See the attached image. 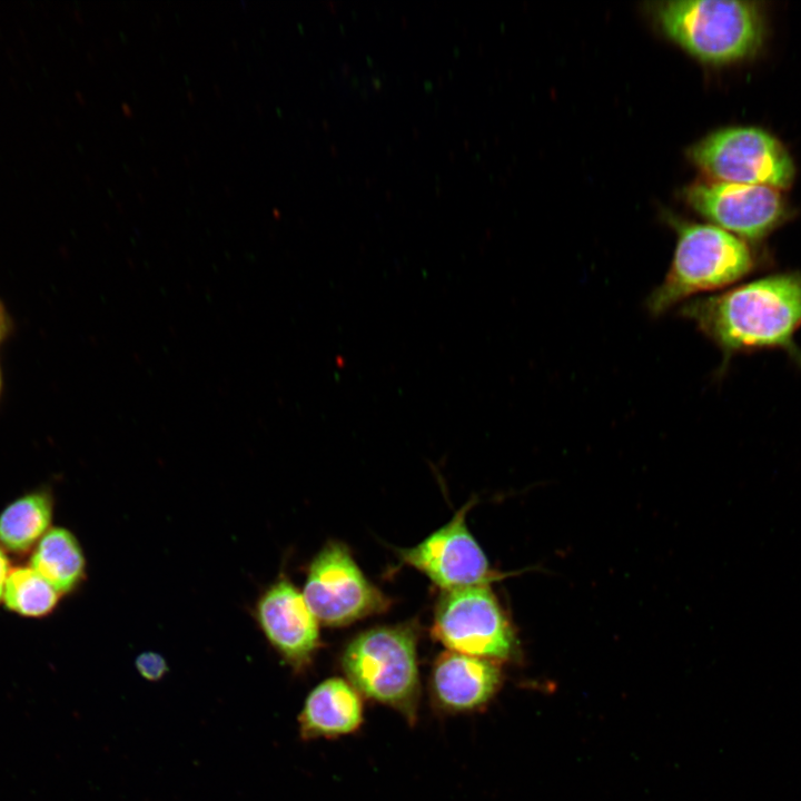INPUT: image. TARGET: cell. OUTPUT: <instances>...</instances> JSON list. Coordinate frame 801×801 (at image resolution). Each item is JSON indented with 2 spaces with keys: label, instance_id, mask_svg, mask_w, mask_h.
<instances>
[{
  "label": "cell",
  "instance_id": "obj_1",
  "mask_svg": "<svg viewBox=\"0 0 801 801\" xmlns=\"http://www.w3.org/2000/svg\"><path fill=\"white\" fill-rule=\"evenodd\" d=\"M680 312L720 348L723 366L738 354L782 350L801 368V270L749 280Z\"/></svg>",
  "mask_w": 801,
  "mask_h": 801
},
{
  "label": "cell",
  "instance_id": "obj_2",
  "mask_svg": "<svg viewBox=\"0 0 801 801\" xmlns=\"http://www.w3.org/2000/svg\"><path fill=\"white\" fill-rule=\"evenodd\" d=\"M758 266V257L738 236L715 225H682L670 269L647 308L661 315L693 295L732 286Z\"/></svg>",
  "mask_w": 801,
  "mask_h": 801
},
{
  "label": "cell",
  "instance_id": "obj_3",
  "mask_svg": "<svg viewBox=\"0 0 801 801\" xmlns=\"http://www.w3.org/2000/svg\"><path fill=\"white\" fill-rule=\"evenodd\" d=\"M342 665L358 693L415 721L419 678L416 637L408 626H378L362 632L347 644Z\"/></svg>",
  "mask_w": 801,
  "mask_h": 801
},
{
  "label": "cell",
  "instance_id": "obj_4",
  "mask_svg": "<svg viewBox=\"0 0 801 801\" xmlns=\"http://www.w3.org/2000/svg\"><path fill=\"white\" fill-rule=\"evenodd\" d=\"M659 22L673 41L700 60L730 62L761 43L762 21L754 3L722 0L668 1Z\"/></svg>",
  "mask_w": 801,
  "mask_h": 801
},
{
  "label": "cell",
  "instance_id": "obj_5",
  "mask_svg": "<svg viewBox=\"0 0 801 801\" xmlns=\"http://www.w3.org/2000/svg\"><path fill=\"white\" fill-rule=\"evenodd\" d=\"M690 158L714 181L787 188L794 167L781 142L753 127L718 130L690 149Z\"/></svg>",
  "mask_w": 801,
  "mask_h": 801
},
{
  "label": "cell",
  "instance_id": "obj_6",
  "mask_svg": "<svg viewBox=\"0 0 801 801\" xmlns=\"http://www.w3.org/2000/svg\"><path fill=\"white\" fill-rule=\"evenodd\" d=\"M432 634L449 651L488 660L516 651L514 631L488 585L444 591Z\"/></svg>",
  "mask_w": 801,
  "mask_h": 801
},
{
  "label": "cell",
  "instance_id": "obj_7",
  "mask_svg": "<svg viewBox=\"0 0 801 801\" xmlns=\"http://www.w3.org/2000/svg\"><path fill=\"white\" fill-rule=\"evenodd\" d=\"M303 595L318 622L329 626L350 624L389 604L339 542L327 543L314 557Z\"/></svg>",
  "mask_w": 801,
  "mask_h": 801
},
{
  "label": "cell",
  "instance_id": "obj_8",
  "mask_svg": "<svg viewBox=\"0 0 801 801\" xmlns=\"http://www.w3.org/2000/svg\"><path fill=\"white\" fill-rule=\"evenodd\" d=\"M467 502L445 525L417 545L398 550L403 563L424 573L444 591L488 585L495 577L466 525Z\"/></svg>",
  "mask_w": 801,
  "mask_h": 801
},
{
  "label": "cell",
  "instance_id": "obj_9",
  "mask_svg": "<svg viewBox=\"0 0 801 801\" xmlns=\"http://www.w3.org/2000/svg\"><path fill=\"white\" fill-rule=\"evenodd\" d=\"M689 205L715 226L750 240L770 234L784 217L778 189L724 181H701L685 190Z\"/></svg>",
  "mask_w": 801,
  "mask_h": 801
},
{
  "label": "cell",
  "instance_id": "obj_10",
  "mask_svg": "<svg viewBox=\"0 0 801 801\" xmlns=\"http://www.w3.org/2000/svg\"><path fill=\"white\" fill-rule=\"evenodd\" d=\"M256 616L260 630L281 659L295 670L306 668L320 645L318 620L303 593L287 578L270 585L259 597Z\"/></svg>",
  "mask_w": 801,
  "mask_h": 801
},
{
  "label": "cell",
  "instance_id": "obj_11",
  "mask_svg": "<svg viewBox=\"0 0 801 801\" xmlns=\"http://www.w3.org/2000/svg\"><path fill=\"white\" fill-rule=\"evenodd\" d=\"M501 671L493 660L459 652L442 653L433 668L432 690L439 705L449 711H472L496 692Z\"/></svg>",
  "mask_w": 801,
  "mask_h": 801
},
{
  "label": "cell",
  "instance_id": "obj_12",
  "mask_svg": "<svg viewBox=\"0 0 801 801\" xmlns=\"http://www.w3.org/2000/svg\"><path fill=\"white\" fill-rule=\"evenodd\" d=\"M363 722V703L358 691L347 681L330 678L307 695L298 716L304 740L333 738L350 733Z\"/></svg>",
  "mask_w": 801,
  "mask_h": 801
},
{
  "label": "cell",
  "instance_id": "obj_13",
  "mask_svg": "<svg viewBox=\"0 0 801 801\" xmlns=\"http://www.w3.org/2000/svg\"><path fill=\"white\" fill-rule=\"evenodd\" d=\"M53 497L44 488L32 490L0 512V547L13 554L32 551L51 528Z\"/></svg>",
  "mask_w": 801,
  "mask_h": 801
},
{
  "label": "cell",
  "instance_id": "obj_14",
  "mask_svg": "<svg viewBox=\"0 0 801 801\" xmlns=\"http://www.w3.org/2000/svg\"><path fill=\"white\" fill-rule=\"evenodd\" d=\"M29 566L62 595L72 592L83 580L86 560L69 530L51 527L32 550Z\"/></svg>",
  "mask_w": 801,
  "mask_h": 801
},
{
  "label": "cell",
  "instance_id": "obj_15",
  "mask_svg": "<svg viewBox=\"0 0 801 801\" xmlns=\"http://www.w3.org/2000/svg\"><path fill=\"white\" fill-rule=\"evenodd\" d=\"M60 596L32 567L18 566L9 573L2 601L12 613L39 619L53 612Z\"/></svg>",
  "mask_w": 801,
  "mask_h": 801
},
{
  "label": "cell",
  "instance_id": "obj_16",
  "mask_svg": "<svg viewBox=\"0 0 801 801\" xmlns=\"http://www.w3.org/2000/svg\"><path fill=\"white\" fill-rule=\"evenodd\" d=\"M138 673L150 682L159 681L168 672L166 660L156 652L140 653L135 661Z\"/></svg>",
  "mask_w": 801,
  "mask_h": 801
},
{
  "label": "cell",
  "instance_id": "obj_17",
  "mask_svg": "<svg viewBox=\"0 0 801 801\" xmlns=\"http://www.w3.org/2000/svg\"><path fill=\"white\" fill-rule=\"evenodd\" d=\"M11 571L7 552L0 547V602L3 600L6 583Z\"/></svg>",
  "mask_w": 801,
  "mask_h": 801
},
{
  "label": "cell",
  "instance_id": "obj_18",
  "mask_svg": "<svg viewBox=\"0 0 801 801\" xmlns=\"http://www.w3.org/2000/svg\"><path fill=\"white\" fill-rule=\"evenodd\" d=\"M11 330L10 316L0 300V344L8 337Z\"/></svg>",
  "mask_w": 801,
  "mask_h": 801
},
{
  "label": "cell",
  "instance_id": "obj_19",
  "mask_svg": "<svg viewBox=\"0 0 801 801\" xmlns=\"http://www.w3.org/2000/svg\"><path fill=\"white\" fill-rule=\"evenodd\" d=\"M1 388H2V375H1V369H0V394H1Z\"/></svg>",
  "mask_w": 801,
  "mask_h": 801
}]
</instances>
